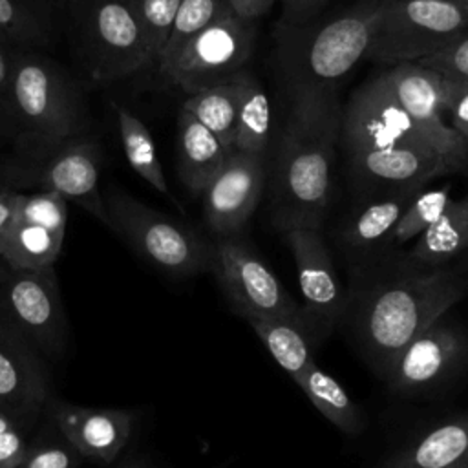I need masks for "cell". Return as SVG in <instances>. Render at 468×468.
I'll return each instance as SVG.
<instances>
[{
	"label": "cell",
	"mask_w": 468,
	"mask_h": 468,
	"mask_svg": "<svg viewBox=\"0 0 468 468\" xmlns=\"http://www.w3.org/2000/svg\"><path fill=\"white\" fill-rule=\"evenodd\" d=\"M247 322L292 380H298L314 364L309 347L313 333L309 324L287 318H250Z\"/></svg>",
	"instance_id": "obj_26"
},
{
	"label": "cell",
	"mask_w": 468,
	"mask_h": 468,
	"mask_svg": "<svg viewBox=\"0 0 468 468\" xmlns=\"http://www.w3.org/2000/svg\"><path fill=\"white\" fill-rule=\"evenodd\" d=\"M282 13L280 27H302L314 20V16L324 9L327 0H280Z\"/></svg>",
	"instance_id": "obj_37"
},
{
	"label": "cell",
	"mask_w": 468,
	"mask_h": 468,
	"mask_svg": "<svg viewBox=\"0 0 468 468\" xmlns=\"http://www.w3.org/2000/svg\"><path fill=\"white\" fill-rule=\"evenodd\" d=\"M113 108L122 152L130 168L152 188H155L157 192L174 201L148 126L128 108L121 104H113Z\"/></svg>",
	"instance_id": "obj_27"
},
{
	"label": "cell",
	"mask_w": 468,
	"mask_h": 468,
	"mask_svg": "<svg viewBox=\"0 0 468 468\" xmlns=\"http://www.w3.org/2000/svg\"><path fill=\"white\" fill-rule=\"evenodd\" d=\"M468 461V417L441 424L395 455L386 468H450Z\"/></svg>",
	"instance_id": "obj_25"
},
{
	"label": "cell",
	"mask_w": 468,
	"mask_h": 468,
	"mask_svg": "<svg viewBox=\"0 0 468 468\" xmlns=\"http://www.w3.org/2000/svg\"><path fill=\"white\" fill-rule=\"evenodd\" d=\"M294 382L307 395L311 404L338 430L346 433H358L362 430L360 410L349 399L346 389L316 364Z\"/></svg>",
	"instance_id": "obj_29"
},
{
	"label": "cell",
	"mask_w": 468,
	"mask_h": 468,
	"mask_svg": "<svg viewBox=\"0 0 468 468\" xmlns=\"http://www.w3.org/2000/svg\"><path fill=\"white\" fill-rule=\"evenodd\" d=\"M415 64L435 69L439 73L468 77V31L459 40H455L450 48L439 51L433 57L422 58L420 62H415Z\"/></svg>",
	"instance_id": "obj_36"
},
{
	"label": "cell",
	"mask_w": 468,
	"mask_h": 468,
	"mask_svg": "<svg viewBox=\"0 0 468 468\" xmlns=\"http://www.w3.org/2000/svg\"><path fill=\"white\" fill-rule=\"evenodd\" d=\"M464 353V333L442 316L395 356L386 371V378L397 391L430 388L442 380Z\"/></svg>",
	"instance_id": "obj_17"
},
{
	"label": "cell",
	"mask_w": 468,
	"mask_h": 468,
	"mask_svg": "<svg viewBox=\"0 0 468 468\" xmlns=\"http://www.w3.org/2000/svg\"><path fill=\"white\" fill-rule=\"evenodd\" d=\"M230 152L183 108L177 113V174L186 190L201 196Z\"/></svg>",
	"instance_id": "obj_23"
},
{
	"label": "cell",
	"mask_w": 468,
	"mask_h": 468,
	"mask_svg": "<svg viewBox=\"0 0 468 468\" xmlns=\"http://www.w3.org/2000/svg\"><path fill=\"white\" fill-rule=\"evenodd\" d=\"M16 197H18V192L15 188L0 183V234L13 218Z\"/></svg>",
	"instance_id": "obj_41"
},
{
	"label": "cell",
	"mask_w": 468,
	"mask_h": 468,
	"mask_svg": "<svg viewBox=\"0 0 468 468\" xmlns=\"http://www.w3.org/2000/svg\"><path fill=\"white\" fill-rule=\"evenodd\" d=\"M77 40L91 79L110 82L152 68L126 0H69Z\"/></svg>",
	"instance_id": "obj_8"
},
{
	"label": "cell",
	"mask_w": 468,
	"mask_h": 468,
	"mask_svg": "<svg viewBox=\"0 0 468 468\" xmlns=\"http://www.w3.org/2000/svg\"><path fill=\"white\" fill-rule=\"evenodd\" d=\"M468 31V9L455 0H382L367 58L397 66L420 62Z\"/></svg>",
	"instance_id": "obj_7"
},
{
	"label": "cell",
	"mask_w": 468,
	"mask_h": 468,
	"mask_svg": "<svg viewBox=\"0 0 468 468\" xmlns=\"http://www.w3.org/2000/svg\"><path fill=\"white\" fill-rule=\"evenodd\" d=\"M452 269L468 280V250L452 265Z\"/></svg>",
	"instance_id": "obj_44"
},
{
	"label": "cell",
	"mask_w": 468,
	"mask_h": 468,
	"mask_svg": "<svg viewBox=\"0 0 468 468\" xmlns=\"http://www.w3.org/2000/svg\"><path fill=\"white\" fill-rule=\"evenodd\" d=\"M276 0H227V4L230 5V9L250 22H256V18H260L261 15H265L272 4Z\"/></svg>",
	"instance_id": "obj_40"
},
{
	"label": "cell",
	"mask_w": 468,
	"mask_h": 468,
	"mask_svg": "<svg viewBox=\"0 0 468 468\" xmlns=\"http://www.w3.org/2000/svg\"><path fill=\"white\" fill-rule=\"evenodd\" d=\"M455 2H459L464 9H468V0H455Z\"/></svg>",
	"instance_id": "obj_48"
},
{
	"label": "cell",
	"mask_w": 468,
	"mask_h": 468,
	"mask_svg": "<svg viewBox=\"0 0 468 468\" xmlns=\"http://www.w3.org/2000/svg\"><path fill=\"white\" fill-rule=\"evenodd\" d=\"M82 455L60 435L58 441H38L27 446L16 468H77Z\"/></svg>",
	"instance_id": "obj_35"
},
{
	"label": "cell",
	"mask_w": 468,
	"mask_h": 468,
	"mask_svg": "<svg viewBox=\"0 0 468 468\" xmlns=\"http://www.w3.org/2000/svg\"><path fill=\"white\" fill-rule=\"evenodd\" d=\"M450 468H468V461H464V463H459V464H455V466H450Z\"/></svg>",
	"instance_id": "obj_46"
},
{
	"label": "cell",
	"mask_w": 468,
	"mask_h": 468,
	"mask_svg": "<svg viewBox=\"0 0 468 468\" xmlns=\"http://www.w3.org/2000/svg\"><path fill=\"white\" fill-rule=\"evenodd\" d=\"M13 155L31 157L91 132L75 79L42 49L15 48L9 82Z\"/></svg>",
	"instance_id": "obj_3"
},
{
	"label": "cell",
	"mask_w": 468,
	"mask_h": 468,
	"mask_svg": "<svg viewBox=\"0 0 468 468\" xmlns=\"http://www.w3.org/2000/svg\"><path fill=\"white\" fill-rule=\"evenodd\" d=\"M267 159L232 152L201 194L203 218L216 238L243 236L265 186Z\"/></svg>",
	"instance_id": "obj_16"
},
{
	"label": "cell",
	"mask_w": 468,
	"mask_h": 468,
	"mask_svg": "<svg viewBox=\"0 0 468 468\" xmlns=\"http://www.w3.org/2000/svg\"><path fill=\"white\" fill-rule=\"evenodd\" d=\"M27 450L18 428L0 433V468H16Z\"/></svg>",
	"instance_id": "obj_38"
},
{
	"label": "cell",
	"mask_w": 468,
	"mask_h": 468,
	"mask_svg": "<svg viewBox=\"0 0 468 468\" xmlns=\"http://www.w3.org/2000/svg\"><path fill=\"white\" fill-rule=\"evenodd\" d=\"M351 176L364 188L426 186L431 179L452 174L446 163L428 150L382 148L346 152Z\"/></svg>",
	"instance_id": "obj_20"
},
{
	"label": "cell",
	"mask_w": 468,
	"mask_h": 468,
	"mask_svg": "<svg viewBox=\"0 0 468 468\" xmlns=\"http://www.w3.org/2000/svg\"><path fill=\"white\" fill-rule=\"evenodd\" d=\"M227 0H181L170 37L159 58V71L165 69L181 53V49L208 24L229 11Z\"/></svg>",
	"instance_id": "obj_32"
},
{
	"label": "cell",
	"mask_w": 468,
	"mask_h": 468,
	"mask_svg": "<svg viewBox=\"0 0 468 468\" xmlns=\"http://www.w3.org/2000/svg\"><path fill=\"white\" fill-rule=\"evenodd\" d=\"M452 199V183L419 190V194L410 201L400 219L397 221L388 239V250L400 249L417 239L444 214Z\"/></svg>",
	"instance_id": "obj_31"
},
{
	"label": "cell",
	"mask_w": 468,
	"mask_h": 468,
	"mask_svg": "<svg viewBox=\"0 0 468 468\" xmlns=\"http://www.w3.org/2000/svg\"><path fill=\"white\" fill-rule=\"evenodd\" d=\"M384 79L433 152L448 165L450 172L466 168L464 141L448 126L441 106V73L415 62L388 68Z\"/></svg>",
	"instance_id": "obj_15"
},
{
	"label": "cell",
	"mask_w": 468,
	"mask_h": 468,
	"mask_svg": "<svg viewBox=\"0 0 468 468\" xmlns=\"http://www.w3.org/2000/svg\"><path fill=\"white\" fill-rule=\"evenodd\" d=\"M283 241L296 265L303 314L313 333L327 335L346 314L347 294L324 234L318 229H289Z\"/></svg>",
	"instance_id": "obj_14"
},
{
	"label": "cell",
	"mask_w": 468,
	"mask_h": 468,
	"mask_svg": "<svg viewBox=\"0 0 468 468\" xmlns=\"http://www.w3.org/2000/svg\"><path fill=\"white\" fill-rule=\"evenodd\" d=\"M208 271L230 307L245 320L287 318L309 324L302 305L243 236L214 238Z\"/></svg>",
	"instance_id": "obj_10"
},
{
	"label": "cell",
	"mask_w": 468,
	"mask_h": 468,
	"mask_svg": "<svg viewBox=\"0 0 468 468\" xmlns=\"http://www.w3.org/2000/svg\"><path fill=\"white\" fill-rule=\"evenodd\" d=\"M117 468H146V464L141 459H128L122 464H119Z\"/></svg>",
	"instance_id": "obj_45"
},
{
	"label": "cell",
	"mask_w": 468,
	"mask_h": 468,
	"mask_svg": "<svg viewBox=\"0 0 468 468\" xmlns=\"http://www.w3.org/2000/svg\"><path fill=\"white\" fill-rule=\"evenodd\" d=\"M239 104L236 117L234 152L267 159L272 108L260 79L249 69L239 73Z\"/></svg>",
	"instance_id": "obj_24"
},
{
	"label": "cell",
	"mask_w": 468,
	"mask_h": 468,
	"mask_svg": "<svg viewBox=\"0 0 468 468\" xmlns=\"http://www.w3.org/2000/svg\"><path fill=\"white\" fill-rule=\"evenodd\" d=\"M441 106L448 126L464 141L468 137V77L441 73Z\"/></svg>",
	"instance_id": "obj_34"
},
{
	"label": "cell",
	"mask_w": 468,
	"mask_h": 468,
	"mask_svg": "<svg viewBox=\"0 0 468 468\" xmlns=\"http://www.w3.org/2000/svg\"><path fill=\"white\" fill-rule=\"evenodd\" d=\"M468 292V280L452 267L402 271L389 267L347 298L353 331L384 373L395 356Z\"/></svg>",
	"instance_id": "obj_2"
},
{
	"label": "cell",
	"mask_w": 468,
	"mask_h": 468,
	"mask_svg": "<svg viewBox=\"0 0 468 468\" xmlns=\"http://www.w3.org/2000/svg\"><path fill=\"white\" fill-rule=\"evenodd\" d=\"M468 250V192L453 197L444 214L428 227L391 265L402 271L452 267Z\"/></svg>",
	"instance_id": "obj_22"
},
{
	"label": "cell",
	"mask_w": 468,
	"mask_h": 468,
	"mask_svg": "<svg viewBox=\"0 0 468 468\" xmlns=\"http://www.w3.org/2000/svg\"><path fill=\"white\" fill-rule=\"evenodd\" d=\"M49 397L44 358L0 318V408L11 417L37 413Z\"/></svg>",
	"instance_id": "obj_18"
},
{
	"label": "cell",
	"mask_w": 468,
	"mask_h": 468,
	"mask_svg": "<svg viewBox=\"0 0 468 468\" xmlns=\"http://www.w3.org/2000/svg\"><path fill=\"white\" fill-rule=\"evenodd\" d=\"M15 44L0 35V104L9 112V82L13 71Z\"/></svg>",
	"instance_id": "obj_39"
},
{
	"label": "cell",
	"mask_w": 468,
	"mask_h": 468,
	"mask_svg": "<svg viewBox=\"0 0 468 468\" xmlns=\"http://www.w3.org/2000/svg\"><path fill=\"white\" fill-rule=\"evenodd\" d=\"M464 150H466V166H468V137L464 139Z\"/></svg>",
	"instance_id": "obj_47"
},
{
	"label": "cell",
	"mask_w": 468,
	"mask_h": 468,
	"mask_svg": "<svg viewBox=\"0 0 468 468\" xmlns=\"http://www.w3.org/2000/svg\"><path fill=\"white\" fill-rule=\"evenodd\" d=\"M382 0H360L324 22L276 26V62L289 93L336 90L369 53Z\"/></svg>",
	"instance_id": "obj_4"
},
{
	"label": "cell",
	"mask_w": 468,
	"mask_h": 468,
	"mask_svg": "<svg viewBox=\"0 0 468 468\" xmlns=\"http://www.w3.org/2000/svg\"><path fill=\"white\" fill-rule=\"evenodd\" d=\"M15 139V122L11 119V113L0 104V146L5 143H13Z\"/></svg>",
	"instance_id": "obj_42"
},
{
	"label": "cell",
	"mask_w": 468,
	"mask_h": 468,
	"mask_svg": "<svg viewBox=\"0 0 468 468\" xmlns=\"http://www.w3.org/2000/svg\"><path fill=\"white\" fill-rule=\"evenodd\" d=\"M139 24L152 66L159 64L181 0H126Z\"/></svg>",
	"instance_id": "obj_33"
},
{
	"label": "cell",
	"mask_w": 468,
	"mask_h": 468,
	"mask_svg": "<svg viewBox=\"0 0 468 468\" xmlns=\"http://www.w3.org/2000/svg\"><path fill=\"white\" fill-rule=\"evenodd\" d=\"M68 201L55 192H18L15 212L0 234V261L13 269L51 267L60 256Z\"/></svg>",
	"instance_id": "obj_13"
},
{
	"label": "cell",
	"mask_w": 468,
	"mask_h": 468,
	"mask_svg": "<svg viewBox=\"0 0 468 468\" xmlns=\"http://www.w3.org/2000/svg\"><path fill=\"white\" fill-rule=\"evenodd\" d=\"M108 227L159 271L188 278L210 269L212 241L192 227L159 212L130 196L117 185L106 188Z\"/></svg>",
	"instance_id": "obj_5"
},
{
	"label": "cell",
	"mask_w": 468,
	"mask_h": 468,
	"mask_svg": "<svg viewBox=\"0 0 468 468\" xmlns=\"http://www.w3.org/2000/svg\"><path fill=\"white\" fill-rule=\"evenodd\" d=\"M272 163V223L322 230L333 194L342 104L336 90L292 91Z\"/></svg>",
	"instance_id": "obj_1"
},
{
	"label": "cell",
	"mask_w": 468,
	"mask_h": 468,
	"mask_svg": "<svg viewBox=\"0 0 468 468\" xmlns=\"http://www.w3.org/2000/svg\"><path fill=\"white\" fill-rule=\"evenodd\" d=\"M0 318L42 358L57 360L68 340V320L55 265L13 269L0 261Z\"/></svg>",
	"instance_id": "obj_9"
},
{
	"label": "cell",
	"mask_w": 468,
	"mask_h": 468,
	"mask_svg": "<svg viewBox=\"0 0 468 468\" xmlns=\"http://www.w3.org/2000/svg\"><path fill=\"white\" fill-rule=\"evenodd\" d=\"M101 161L102 144L90 132L38 155H11L0 161V183L16 192L22 188L55 192L108 227L104 196L99 188Z\"/></svg>",
	"instance_id": "obj_6"
},
{
	"label": "cell",
	"mask_w": 468,
	"mask_h": 468,
	"mask_svg": "<svg viewBox=\"0 0 468 468\" xmlns=\"http://www.w3.org/2000/svg\"><path fill=\"white\" fill-rule=\"evenodd\" d=\"M239 77V75H238ZM186 95L181 108L210 130L232 154L239 104V79Z\"/></svg>",
	"instance_id": "obj_28"
},
{
	"label": "cell",
	"mask_w": 468,
	"mask_h": 468,
	"mask_svg": "<svg viewBox=\"0 0 468 468\" xmlns=\"http://www.w3.org/2000/svg\"><path fill=\"white\" fill-rule=\"evenodd\" d=\"M0 35L18 48L44 49L53 42V22L38 0H0Z\"/></svg>",
	"instance_id": "obj_30"
},
{
	"label": "cell",
	"mask_w": 468,
	"mask_h": 468,
	"mask_svg": "<svg viewBox=\"0 0 468 468\" xmlns=\"http://www.w3.org/2000/svg\"><path fill=\"white\" fill-rule=\"evenodd\" d=\"M254 40V22L229 9L197 33L161 75L186 95L230 82L247 69Z\"/></svg>",
	"instance_id": "obj_11"
},
{
	"label": "cell",
	"mask_w": 468,
	"mask_h": 468,
	"mask_svg": "<svg viewBox=\"0 0 468 468\" xmlns=\"http://www.w3.org/2000/svg\"><path fill=\"white\" fill-rule=\"evenodd\" d=\"M422 185L389 188L356 208L340 230V245L356 265H367L373 256L388 250V239L410 201Z\"/></svg>",
	"instance_id": "obj_21"
},
{
	"label": "cell",
	"mask_w": 468,
	"mask_h": 468,
	"mask_svg": "<svg viewBox=\"0 0 468 468\" xmlns=\"http://www.w3.org/2000/svg\"><path fill=\"white\" fill-rule=\"evenodd\" d=\"M13 428H18L16 426V419L11 417L9 413H5L2 408H0V433L7 431V430H13Z\"/></svg>",
	"instance_id": "obj_43"
},
{
	"label": "cell",
	"mask_w": 468,
	"mask_h": 468,
	"mask_svg": "<svg viewBox=\"0 0 468 468\" xmlns=\"http://www.w3.org/2000/svg\"><path fill=\"white\" fill-rule=\"evenodd\" d=\"M58 433L82 455L112 463L132 435V415L124 410L58 402L53 408Z\"/></svg>",
	"instance_id": "obj_19"
},
{
	"label": "cell",
	"mask_w": 468,
	"mask_h": 468,
	"mask_svg": "<svg viewBox=\"0 0 468 468\" xmlns=\"http://www.w3.org/2000/svg\"><path fill=\"white\" fill-rule=\"evenodd\" d=\"M340 146L344 152L382 148L433 152L428 139L393 97L382 73L366 80L342 106Z\"/></svg>",
	"instance_id": "obj_12"
}]
</instances>
